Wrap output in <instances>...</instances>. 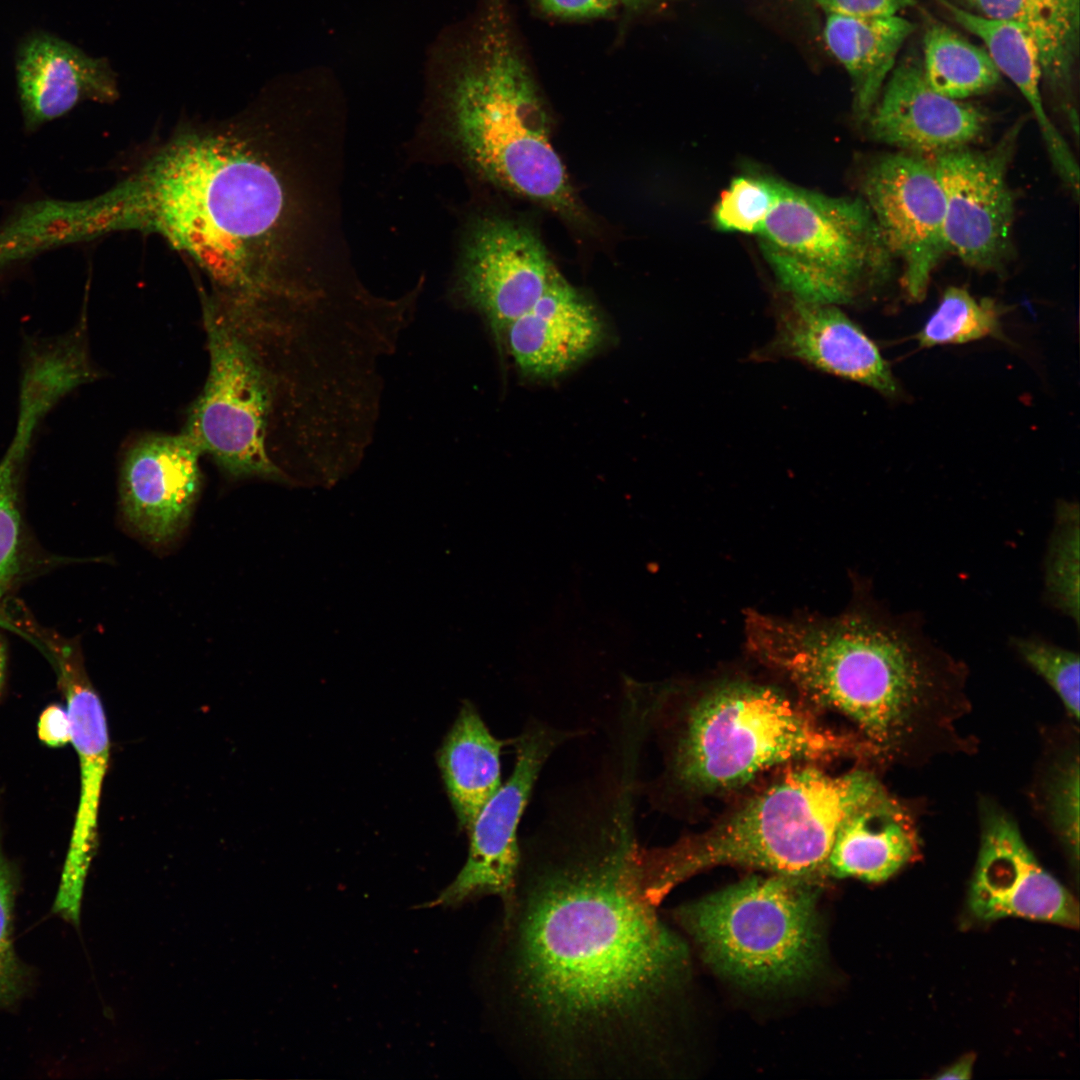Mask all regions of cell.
Instances as JSON below:
<instances>
[{
  "mask_svg": "<svg viewBox=\"0 0 1080 1080\" xmlns=\"http://www.w3.org/2000/svg\"><path fill=\"white\" fill-rule=\"evenodd\" d=\"M625 804L593 832L519 871L503 916L508 995L565 1067L640 1057L687 953L658 918L652 849ZM625 1062V1061H624Z\"/></svg>",
  "mask_w": 1080,
  "mask_h": 1080,
  "instance_id": "obj_1",
  "label": "cell"
},
{
  "mask_svg": "<svg viewBox=\"0 0 1080 1080\" xmlns=\"http://www.w3.org/2000/svg\"><path fill=\"white\" fill-rule=\"evenodd\" d=\"M269 138L256 110L183 125L91 200L94 229L157 235L191 258L219 299L265 301L290 213Z\"/></svg>",
  "mask_w": 1080,
  "mask_h": 1080,
  "instance_id": "obj_2",
  "label": "cell"
},
{
  "mask_svg": "<svg viewBox=\"0 0 1080 1080\" xmlns=\"http://www.w3.org/2000/svg\"><path fill=\"white\" fill-rule=\"evenodd\" d=\"M749 652L816 706L853 721L877 752L904 753L960 683L961 668L920 616L855 607L832 618L749 611Z\"/></svg>",
  "mask_w": 1080,
  "mask_h": 1080,
  "instance_id": "obj_3",
  "label": "cell"
},
{
  "mask_svg": "<svg viewBox=\"0 0 1080 1080\" xmlns=\"http://www.w3.org/2000/svg\"><path fill=\"white\" fill-rule=\"evenodd\" d=\"M487 8L469 29L443 32L428 63L449 75L460 144L494 185L588 228L589 215L553 146L543 97L497 1Z\"/></svg>",
  "mask_w": 1080,
  "mask_h": 1080,
  "instance_id": "obj_4",
  "label": "cell"
},
{
  "mask_svg": "<svg viewBox=\"0 0 1080 1080\" xmlns=\"http://www.w3.org/2000/svg\"><path fill=\"white\" fill-rule=\"evenodd\" d=\"M882 786L865 770L796 769L711 830L667 848L669 875L676 885L715 865L809 880L825 874L840 826Z\"/></svg>",
  "mask_w": 1080,
  "mask_h": 1080,
  "instance_id": "obj_5",
  "label": "cell"
},
{
  "mask_svg": "<svg viewBox=\"0 0 1080 1080\" xmlns=\"http://www.w3.org/2000/svg\"><path fill=\"white\" fill-rule=\"evenodd\" d=\"M868 752L876 750L866 740L824 726L778 689L737 680L718 685L689 710L672 771L686 789L715 792L785 762Z\"/></svg>",
  "mask_w": 1080,
  "mask_h": 1080,
  "instance_id": "obj_6",
  "label": "cell"
},
{
  "mask_svg": "<svg viewBox=\"0 0 1080 1080\" xmlns=\"http://www.w3.org/2000/svg\"><path fill=\"white\" fill-rule=\"evenodd\" d=\"M756 237L783 293L816 303H854L887 280L894 259L861 197L785 181Z\"/></svg>",
  "mask_w": 1080,
  "mask_h": 1080,
  "instance_id": "obj_7",
  "label": "cell"
},
{
  "mask_svg": "<svg viewBox=\"0 0 1080 1080\" xmlns=\"http://www.w3.org/2000/svg\"><path fill=\"white\" fill-rule=\"evenodd\" d=\"M809 879L753 876L681 907L679 922L720 973L752 986L808 976L820 955Z\"/></svg>",
  "mask_w": 1080,
  "mask_h": 1080,
  "instance_id": "obj_8",
  "label": "cell"
},
{
  "mask_svg": "<svg viewBox=\"0 0 1080 1080\" xmlns=\"http://www.w3.org/2000/svg\"><path fill=\"white\" fill-rule=\"evenodd\" d=\"M210 364L184 433L233 477L280 479L266 435L271 391L266 370L243 329L214 297H202Z\"/></svg>",
  "mask_w": 1080,
  "mask_h": 1080,
  "instance_id": "obj_9",
  "label": "cell"
},
{
  "mask_svg": "<svg viewBox=\"0 0 1080 1080\" xmlns=\"http://www.w3.org/2000/svg\"><path fill=\"white\" fill-rule=\"evenodd\" d=\"M1023 121L987 150L968 146L931 157L945 199L949 252L981 271H999L1013 251L1014 199L1008 168Z\"/></svg>",
  "mask_w": 1080,
  "mask_h": 1080,
  "instance_id": "obj_10",
  "label": "cell"
},
{
  "mask_svg": "<svg viewBox=\"0 0 1080 1080\" xmlns=\"http://www.w3.org/2000/svg\"><path fill=\"white\" fill-rule=\"evenodd\" d=\"M567 735L535 723L514 740L512 773L469 828L468 857L462 869L430 906L455 907L495 895L502 900L503 914L512 910L522 860L520 820L544 763Z\"/></svg>",
  "mask_w": 1080,
  "mask_h": 1080,
  "instance_id": "obj_11",
  "label": "cell"
},
{
  "mask_svg": "<svg viewBox=\"0 0 1080 1080\" xmlns=\"http://www.w3.org/2000/svg\"><path fill=\"white\" fill-rule=\"evenodd\" d=\"M859 186L889 252L904 266L908 296L923 300L934 269L949 252L945 199L931 158L882 155L864 169Z\"/></svg>",
  "mask_w": 1080,
  "mask_h": 1080,
  "instance_id": "obj_12",
  "label": "cell"
},
{
  "mask_svg": "<svg viewBox=\"0 0 1080 1080\" xmlns=\"http://www.w3.org/2000/svg\"><path fill=\"white\" fill-rule=\"evenodd\" d=\"M562 275L538 232L508 216L480 219L467 239L460 288L499 342Z\"/></svg>",
  "mask_w": 1080,
  "mask_h": 1080,
  "instance_id": "obj_13",
  "label": "cell"
},
{
  "mask_svg": "<svg viewBox=\"0 0 1080 1080\" xmlns=\"http://www.w3.org/2000/svg\"><path fill=\"white\" fill-rule=\"evenodd\" d=\"M55 665L71 720V743L79 759L80 796L52 912L78 926L84 885L97 846L98 812L109 761V735L102 702L74 645L55 648Z\"/></svg>",
  "mask_w": 1080,
  "mask_h": 1080,
  "instance_id": "obj_14",
  "label": "cell"
},
{
  "mask_svg": "<svg viewBox=\"0 0 1080 1080\" xmlns=\"http://www.w3.org/2000/svg\"><path fill=\"white\" fill-rule=\"evenodd\" d=\"M968 906L981 921L1020 917L1079 926L1077 899L1039 864L1016 823L1000 811L984 816Z\"/></svg>",
  "mask_w": 1080,
  "mask_h": 1080,
  "instance_id": "obj_15",
  "label": "cell"
},
{
  "mask_svg": "<svg viewBox=\"0 0 1080 1080\" xmlns=\"http://www.w3.org/2000/svg\"><path fill=\"white\" fill-rule=\"evenodd\" d=\"M197 444L186 434H149L126 450L120 503L127 523L155 545L172 542L186 526L201 486Z\"/></svg>",
  "mask_w": 1080,
  "mask_h": 1080,
  "instance_id": "obj_16",
  "label": "cell"
},
{
  "mask_svg": "<svg viewBox=\"0 0 1080 1080\" xmlns=\"http://www.w3.org/2000/svg\"><path fill=\"white\" fill-rule=\"evenodd\" d=\"M757 354L761 360L797 361L887 397L898 393L876 344L837 305L784 294L775 310L774 334Z\"/></svg>",
  "mask_w": 1080,
  "mask_h": 1080,
  "instance_id": "obj_17",
  "label": "cell"
},
{
  "mask_svg": "<svg viewBox=\"0 0 1080 1080\" xmlns=\"http://www.w3.org/2000/svg\"><path fill=\"white\" fill-rule=\"evenodd\" d=\"M864 124L877 142L933 157L980 138L988 117L979 108L932 89L921 59L908 55L896 63Z\"/></svg>",
  "mask_w": 1080,
  "mask_h": 1080,
  "instance_id": "obj_18",
  "label": "cell"
},
{
  "mask_svg": "<svg viewBox=\"0 0 1080 1080\" xmlns=\"http://www.w3.org/2000/svg\"><path fill=\"white\" fill-rule=\"evenodd\" d=\"M604 337L597 308L563 274L504 335L520 373L539 380L565 374L591 356Z\"/></svg>",
  "mask_w": 1080,
  "mask_h": 1080,
  "instance_id": "obj_19",
  "label": "cell"
},
{
  "mask_svg": "<svg viewBox=\"0 0 1080 1080\" xmlns=\"http://www.w3.org/2000/svg\"><path fill=\"white\" fill-rule=\"evenodd\" d=\"M17 85L26 129L35 130L83 101L112 103L117 77L106 58H94L55 36L25 41L17 57Z\"/></svg>",
  "mask_w": 1080,
  "mask_h": 1080,
  "instance_id": "obj_20",
  "label": "cell"
},
{
  "mask_svg": "<svg viewBox=\"0 0 1080 1080\" xmlns=\"http://www.w3.org/2000/svg\"><path fill=\"white\" fill-rule=\"evenodd\" d=\"M918 852L911 816L882 786L840 826L825 874L882 882L913 861Z\"/></svg>",
  "mask_w": 1080,
  "mask_h": 1080,
  "instance_id": "obj_21",
  "label": "cell"
},
{
  "mask_svg": "<svg viewBox=\"0 0 1080 1080\" xmlns=\"http://www.w3.org/2000/svg\"><path fill=\"white\" fill-rule=\"evenodd\" d=\"M981 16L1011 22L1034 42L1042 82L1059 103L1074 135L1079 120L1074 75L1080 45V0H948Z\"/></svg>",
  "mask_w": 1080,
  "mask_h": 1080,
  "instance_id": "obj_22",
  "label": "cell"
},
{
  "mask_svg": "<svg viewBox=\"0 0 1080 1080\" xmlns=\"http://www.w3.org/2000/svg\"><path fill=\"white\" fill-rule=\"evenodd\" d=\"M965 30L979 38L1001 75L1020 91L1037 122L1056 172L1075 196L1079 193V167L1066 140L1050 120L1041 93L1039 54L1031 38L1017 25L963 9L948 0H933Z\"/></svg>",
  "mask_w": 1080,
  "mask_h": 1080,
  "instance_id": "obj_23",
  "label": "cell"
},
{
  "mask_svg": "<svg viewBox=\"0 0 1080 1080\" xmlns=\"http://www.w3.org/2000/svg\"><path fill=\"white\" fill-rule=\"evenodd\" d=\"M85 315L68 333L25 345L16 434L10 446L27 451L45 415L68 393L98 378L88 351Z\"/></svg>",
  "mask_w": 1080,
  "mask_h": 1080,
  "instance_id": "obj_24",
  "label": "cell"
},
{
  "mask_svg": "<svg viewBox=\"0 0 1080 1080\" xmlns=\"http://www.w3.org/2000/svg\"><path fill=\"white\" fill-rule=\"evenodd\" d=\"M825 16V43L847 71L852 84L855 118L865 123L896 65L900 50L916 25L901 15Z\"/></svg>",
  "mask_w": 1080,
  "mask_h": 1080,
  "instance_id": "obj_25",
  "label": "cell"
},
{
  "mask_svg": "<svg viewBox=\"0 0 1080 1080\" xmlns=\"http://www.w3.org/2000/svg\"><path fill=\"white\" fill-rule=\"evenodd\" d=\"M504 743L490 732L474 705L465 703L438 752L449 800L467 831L502 785Z\"/></svg>",
  "mask_w": 1080,
  "mask_h": 1080,
  "instance_id": "obj_26",
  "label": "cell"
},
{
  "mask_svg": "<svg viewBox=\"0 0 1080 1080\" xmlns=\"http://www.w3.org/2000/svg\"><path fill=\"white\" fill-rule=\"evenodd\" d=\"M921 66L925 80L939 94L954 100L996 88L1002 75L985 49L938 22H929L922 38Z\"/></svg>",
  "mask_w": 1080,
  "mask_h": 1080,
  "instance_id": "obj_27",
  "label": "cell"
},
{
  "mask_svg": "<svg viewBox=\"0 0 1080 1080\" xmlns=\"http://www.w3.org/2000/svg\"><path fill=\"white\" fill-rule=\"evenodd\" d=\"M1080 512L1077 502L1059 501L1044 558L1048 605L1079 626Z\"/></svg>",
  "mask_w": 1080,
  "mask_h": 1080,
  "instance_id": "obj_28",
  "label": "cell"
},
{
  "mask_svg": "<svg viewBox=\"0 0 1080 1080\" xmlns=\"http://www.w3.org/2000/svg\"><path fill=\"white\" fill-rule=\"evenodd\" d=\"M1001 314L993 299L977 300L967 290L952 286L945 290L916 339L922 348L963 344L986 337L1004 339Z\"/></svg>",
  "mask_w": 1080,
  "mask_h": 1080,
  "instance_id": "obj_29",
  "label": "cell"
},
{
  "mask_svg": "<svg viewBox=\"0 0 1080 1080\" xmlns=\"http://www.w3.org/2000/svg\"><path fill=\"white\" fill-rule=\"evenodd\" d=\"M783 180L760 173L734 177L712 210V224L720 232L757 236L775 207Z\"/></svg>",
  "mask_w": 1080,
  "mask_h": 1080,
  "instance_id": "obj_30",
  "label": "cell"
},
{
  "mask_svg": "<svg viewBox=\"0 0 1080 1080\" xmlns=\"http://www.w3.org/2000/svg\"><path fill=\"white\" fill-rule=\"evenodd\" d=\"M26 454L9 447L0 462V612L20 566V484Z\"/></svg>",
  "mask_w": 1080,
  "mask_h": 1080,
  "instance_id": "obj_31",
  "label": "cell"
},
{
  "mask_svg": "<svg viewBox=\"0 0 1080 1080\" xmlns=\"http://www.w3.org/2000/svg\"><path fill=\"white\" fill-rule=\"evenodd\" d=\"M1016 653L1056 692L1067 711L1079 719V654L1039 636H1015Z\"/></svg>",
  "mask_w": 1080,
  "mask_h": 1080,
  "instance_id": "obj_32",
  "label": "cell"
},
{
  "mask_svg": "<svg viewBox=\"0 0 1080 1080\" xmlns=\"http://www.w3.org/2000/svg\"><path fill=\"white\" fill-rule=\"evenodd\" d=\"M18 878L0 848V1008L13 1006L25 993L30 971L14 948V906Z\"/></svg>",
  "mask_w": 1080,
  "mask_h": 1080,
  "instance_id": "obj_33",
  "label": "cell"
},
{
  "mask_svg": "<svg viewBox=\"0 0 1080 1080\" xmlns=\"http://www.w3.org/2000/svg\"><path fill=\"white\" fill-rule=\"evenodd\" d=\"M1049 809L1057 832L1072 855L1079 852V765L1078 759L1064 763L1056 772L1049 790Z\"/></svg>",
  "mask_w": 1080,
  "mask_h": 1080,
  "instance_id": "obj_34",
  "label": "cell"
},
{
  "mask_svg": "<svg viewBox=\"0 0 1080 1080\" xmlns=\"http://www.w3.org/2000/svg\"><path fill=\"white\" fill-rule=\"evenodd\" d=\"M825 14L857 17L900 15L916 5V0H816Z\"/></svg>",
  "mask_w": 1080,
  "mask_h": 1080,
  "instance_id": "obj_35",
  "label": "cell"
},
{
  "mask_svg": "<svg viewBox=\"0 0 1080 1080\" xmlns=\"http://www.w3.org/2000/svg\"><path fill=\"white\" fill-rule=\"evenodd\" d=\"M546 13L564 18H588L605 15L629 0H537Z\"/></svg>",
  "mask_w": 1080,
  "mask_h": 1080,
  "instance_id": "obj_36",
  "label": "cell"
},
{
  "mask_svg": "<svg viewBox=\"0 0 1080 1080\" xmlns=\"http://www.w3.org/2000/svg\"><path fill=\"white\" fill-rule=\"evenodd\" d=\"M37 732L39 739L50 747L71 743V720L67 709L58 704L47 706L40 714Z\"/></svg>",
  "mask_w": 1080,
  "mask_h": 1080,
  "instance_id": "obj_37",
  "label": "cell"
},
{
  "mask_svg": "<svg viewBox=\"0 0 1080 1080\" xmlns=\"http://www.w3.org/2000/svg\"><path fill=\"white\" fill-rule=\"evenodd\" d=\"M975 1055L969 1054L945 1069L937 1079H969L972 1075Z\"/></svg>",
  "mask_w": 1080,
  "mask_h": 1080,
  "instance_id": "obj_38",
  "label": "cell"
},
{
  "mask_svg": "<svg viewBox=\"0 0 1080 1080\" xmlns=\"http://www.w3.org/2000/svg\"><path fill=\"white\" fill-rule=\"evenodd\" d=\"M6 670V652L5 647L0 640V694L3 688Z\"/></svg>",
  "mask_w": 1080,
  "mask_h": 1080,
  "instance_id": "obj_39",
  "label": "cell"
},
{
  "mask_svg": "<svg viewBox=\"0 0 1080 1080\" xmlns=\"http://www.w3.org/2000/svg\"><path fill=\"white\" fill-rule=\"evenodd\" d=\"M640 1H648V0H629L628 2H630V3H632V2L639 3Z\"/></svg>",
  "mask_w": 1080,
  "mask_h": 1080,
  "instance_id": "obj_40",
  "label": "cell"
},
{
  "mask_svg": "<svg viewBox=\"0 0 1080 1080\" xmlns=\"http://www.w3.org/2000/svg\"><path fill=\"white\" fill-rule=\"evenodd\" d=\"M662 855H663V849H662ZM662 867H663V856H662ZM663 875H664V871H663ZM664 877H665V876H664ZM664 879H665V878H664ZM665 881H666V879H665ZM666 883H667V881H666ZM667 884H668V883H667ZM668 886H669V884H668ZM669 887H670V886H669ZM670 888H671V887H670Z\"/></svg>",
  "mask_w": 1080,
  "mask_h": 1080,
  "instance_id": "obj_41",
  "label": "cell"
},
{
  "mask_svg": "<svg viewBox=\"0 0 1080 1080\" xmlns=\"http://www.w3.org/2000/svg\"><path fill=\"white\" fill-rule=\"evenodd\" d=\"M656 851H657V850H656ZM656 867H657V852H656ZM657 876H658V872H657ZM659 884H660V883H659ZM660 886H661V885H660ZM661 888H662V887H661Z\"/></svg>",
  "mask_w": 1080,
  "mask_h": 1080,
  "instance_id": "obj_42",
  "label": "cell"
}]
</instances>
